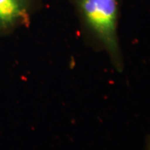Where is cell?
Returning a JSON list of instances; mask_svg holds the SVG:
<instances>
[{
	"mask_svg": "<svg viewBox=\"0 0 150 150\" xmlns=\"http://www.w3.org/2000/svg\"><path fill=\"white\" fill-rule=\"evenodd\" d=\"M74 12L80 36L87 47L104 54L113 69H124L118 33L120 0H68Z\"/></svg>",
	"mask_w": 150,
	"mask_h": 150,
	"instance_id": "obj_1",
	"label": "cell"
},
{
	"mask_svg": "<svg viewBox=\"0 0 150 150\" xmlns=\"http://www.w3.org/2000/svg\"><path fill=\"white\" fill-rule=\"evenodd\" d=\"M144 150H150V135H149L145 140Z\"/></svg>",
	"mask_w": 150,
	"mask_h": 150,
	"instance_id": "obj_3",
	"label": "cell"
},
{
	"mask_svg": "<svg viewBox=\"0 0 150 150\" xmlns=\"http://www.w3.org/2000/svg\"><path fill=\"white\" fill-rule=\"evenodd\" d=\"M45 0H0V38L29 26Z\"/></svg>",
	"mask_w": 150,
	"mask_h": 150,
	"instance_id": "obj_2",
	"label": "cell"
}]
</instances>
